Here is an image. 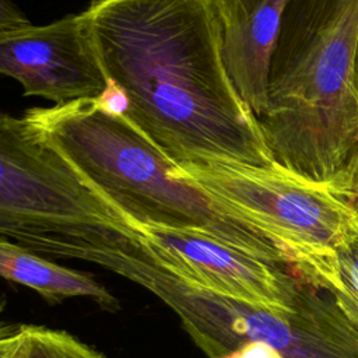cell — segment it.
Listing matches in <instances>:
<instances>
[{
	"instance_id": "cell-1",
	"label": "cell",
	"mask_w": 358,
	"mask_h": 358,
	"mask_svg": "<svg viewBox=\"0 0 358 358\" xmlns=\"http://www.w3.org/2000/svg\"><path fill=\"white\" fill-rule=\"evenodd\" d=\"M84 14L120 115L179 169L208 158L275 162L225 69L215 0H91Z\"/></svg>"
},
{
	"instance_id": "cell-9",
	"label": "cell",
	"mask_w": 358,
	"mask_h": 358,
	"mask_svg": "<svg viewBox=\"0 0 358 358\" xmlns=\"http://www.w3.org/2000/svg\"><path fill=\"white\" fill-rule=\"evenodd\" d=\"M222 59L243 102L260 119L267 109L271 59L291 0H215Z\"/></svg>"
},
{
	"instance_id": "cell-11",
	"label": "cell",
	"mask_w": 358,
	"mask_h": 358,
	"mask_svg": "<svg viewBox=\"0 0 358 358\" xmlns=\"http://www.w3.org/2000/svg\"><path fill=\"white\" fill-rule=\"evenodd\" d=\"M10 358H105L71 334L42 326L21 324Z\"/></svg>"
},
{
	"instance_id": "cell-12",
	"label": "cell",
	"mask_w": 358,
	"mask_h": 358,
	"mask_svg": "<svg viewBox=\"0 0 358 358\" xmlns=\"http://www.w3.org/2000/svg\"><path fill=\"white\" fill-rule=\"evenodd\" d=\"M340 289L354 302L358 313V220L334 250Z\"/></svg>"
},
{
	"instance_id": "cell-2",
	"label": "cell",
	"mask_w": 358,
	"mask_h": 358,
	"mask_svg": "<svg viewBox=\"0 0 358 358\" xmlns=\"http://www.w3.org/2000/svg\"><path fill=\"white\" fill-rule=\"evenodd\" d=\"M358 0H291L259 119L275 162L358 200Z\"/></svg>"
},
{
	"instance_id": "cell-13",
	"label": "cell",
	"mask_w": 358,
	"mask_h": 358,
	"mask_svg": "<svg viewBox=\"0 0 358 358\" xmlns=\"http://www.w3.org/2000/svg\"><path fill=\"white\" fill-rule=\"evenodd\" d=\"M227 355L228 358H281L274 347L262 341H249Z\"/></svg>"
},
{
	"instance_id": "cell-6",
	"label": "cell",
	"mask_w": 358,
	"mask_h": 358,
	"mask_svg": "<svg viewBox=\"0 0 358 358\" xmlns=\"http://www.w3.org/2000/svg\"><path fill=\"white\" fill-rule=\"evenodd\" d=\"M179 172L292 248L324 281L338 282L334 250L358 220L355 197L303 179L278 162L252 165L208 158Z\"/></svg>"
},
{
	"instance_id": "cell-14",
	"label": "cell",
	"mask_w": 358,
	"mask_h": 358,
	"mask_svg": "<svg viewBox=\"0 0 358 358\" xmlns=\"http://www.w3.org/2000/svg\"><path fill=\"white\" fill-rule=\"evenodd\" d=\"M31 24L28 17L11 1L0 0V29Z\"/></svg>"
},
{
	"instance_id": "cell-15",
	"label": "cell",
	"mask_w": 358,
	"mask_h": 358,
	"mask_svg": "<svg viewBox=\"0 0 358 358\" xmlns=\"http://www.w3.org/2000/svg\"><path fill=\"white\" fill-rule=\"evenodd\" d=\"M20 327H21V324H18V327L13 333L0 338V358H10L11 350L14 347V343H15L18 331H20Z\"/></svg>"
},
{
	"instance_id": "cell-8",
	"label": "cell",
	"mask_w": 358,
	"mask_h": 358,
	"mask_svg": "<svg viewBox=\"0 0 358 358\" xmlns=\"http://www.w3.org/2000/svg\"><path fill=\"white\" fill-rule=\"evenodd\" d=\"M161 266L204 289L266 309L289 308L294 270L196 229L141 227Z\"/></svg>"
},
{
	"instance_id": "cell-5",
	"label": "cell",
	"mask_w": 358,
	"mask_h": 358,
	"mask_svg": "<svg viewBox=\"0 0 358 358\" xmlns=\"http://www.w3.org/2000/svg\"><path fill=\"white\" fill-rule=\"evenodd\" d=\"M288 309L275 310L189 284L168 273L152 294L168 305L208 357L227 355L249 341L274 347L281 358H358V313L337 287L296 268Z\"/></svg>"
},
{
	"instance_id": "cell-7",
	"label": "cell",
	"mask_w": 358,
	"mask_h": 358,
	"mask_svg": "<svg viewBox=\"0 0 358 358\" xmlns=\"http://www.w3.org/2000/svg\"><path fill=\"white\" fill-rule=\"evenodd\" d=\"M0 74L17 80L25 95L55 105L101 99L109 88L84 11L46 25L0 29Z\"/></svg>"
},
{
	"instance_id": "cell-10",
	"label": "cell",
	"mask_w": 358,
	"mask_h": 358,
	"mask_svg": "<svg viewBox=\"0 0 358 358\" xmlns=\"http://www.w3.org/2000/svg\"><path fill=\"white\" fill-rule=\"evenodd\" d=\"M0 277L34 289L48 303L81 296L94 299L105 310L119 309L117 299L91 274L60 266L3 238H0Z\"/></svg>"
},
{
	"instance_id": "cell-3",
	"label": "cell",
	"mask_w": 358,
	"mask_h": 358,
	"mask_svg": "<svg viewBox=\"0 0 358 358\" xmlns=\"http://www.w3.org/2000/svg\"><path fill=\"white\" fill-rule=\"evenodd\" d=\"M24 117L138 227L196 229L268 263L313 268L292 248L183 176L151 140L99 99L34 108Z\"/></svg>"
},
{
	"instance_id": "cell-17",
	"label": "cell",
	"mask_w": 358,
	"mask_h": 358,
	"mask_svg": "<svg viewBox=\"0 0 358 358\" xmlns=\"http://www.w3.org/2000/svg\"><path fill=\"white\" fill-rule=\"evenodd\" d=\"M1 308H3V306H1V305H0V312H1Z\"/></svg>"
},
{
	"instance_id": "cell-4",
	"label": "cell",
	"mask_w": 358,
	"mask_h": 358,
	"mask_svg": "<svg viewBox=\"0 0 358 358\" xmlns=\"http://www.w3.org/2000/svg\"><path fill=\"white\" fill-rule=\"evenodd\" d=\"M0 238L96 264L151 292L165 270L141 227L22 116L0 110Z\"/></svg>"
},
{
	"instance_id": "cell-16",
	"label": "cell",
	"mask_w": 358,
	"mask_h": 358,
	"mask_svg": "<svg viewBox=\"0 0 358 358\" xmlns=\"http://www.w3.org/2000/svg\"><path fill=\"white\" fill-rule=\"evenodd\" d=\"M357 87H358V55H357Z\"/></svg>"
}]
</instances>
